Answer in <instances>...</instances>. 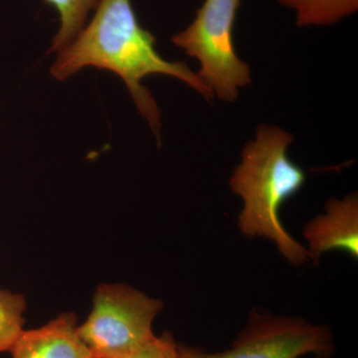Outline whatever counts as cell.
Wrapping results in <instances>:
<instances>
[{
    "label": "cell",
    "instance_id": "8fae6325",
    "mask_svg": "<svg viewBox=\"0 0 358 358\" xmlns=\"http://www.w3.org/2000/svg\"><path fill=\"white\" fill-rule=\"evenodd\" d=\"M121 358H180L178 355V343L173 334H162L155 336L140 348Z\"/></svg>",
    "mask_w": 358,
    "mask_h": 358
},
{
    "label": "cell",
    "instance_id": "5b68a950",
    "mask_svg": "<svg viewBox=\"0 0 358 358\" xmlns=\"http://www.w3.org/2000/svg\"><path fill=\"white\" fill-rule=\"evenodd\" d=\"M178 350L180 358H301L331 355L334 343L331 329L322 324L252 310L246 326L229 350L207 352L181 343H178Z\"/></svg>",
    "mask_w": 358,
    "mask_h": 358
},
{
    "label": "cell",
    "instance_id": "3957f363",
    "mask_svg": "<svg viewBox=\"0 0 358 358\" xmlns=\"http://www.w3.org/2000/svg\"><path fill=\"white\" fill-rule=\"evenodd\" d=\"M241 0H204L192 24L171 41L199 62L197 73L212 95L234 102L252 83L251 68L238 57L233 29Z\"/></svg>",
    "mask_w": 358,
    "mask_h": 358
},
{
    "label": "cell",
    "instance_id": "6da1fadb",
    "mask_svg": "<svg viewBox=\"0 0 358 358\" xmlns=\"http://www.w3.org/2000/svg\"><path fill=\"white\" fill-rule=\"evenodd\" d=\"M95 14L51 67L55 79L67 80L86 67L110 71L121 78L141 115L159 136L160 110L141 81L150 75L176 78L206 100L210 90L185 62H171L155 48L154 35L141 27L131 0H99Z\"/></svg>",
    "mask_w": 358,
    "mask_h": 358
},
{
    "label": "cell",
    "instance_id": "9c48e42d",
    "mask_svg": "<svg viewBox=\"0 0 358 358\" xmlns=\"http://www.w3.org/2000/svg\"><path fill=\"white\" fill-rule=\"evenodd\" d=\"M55 7L60 16V27L54 37L50 52L65 49L81 32L89 13L98 6L99 0H46Z\"/></svg>",
    "mask_w": 358,
    "mask_h": 358
},
{
    "label": "cell",
    "instance_id": "52a82bcc",
    "mask_svg": "<svg viewBox=\"0 0 358 358\" xmlns=\"http://www.w3.org/2000/svg\"><path fill=\"white\" fill-rule=\"evenodd\" d=\"M9 352L13 358H93L72 313H62L38 329H24Z\"/></svg>",
    "mask_w": 358,
    "mask_h": 358
},
{
    "label": "cell",
    "instance_id": "ba28073f",
    "mask_svg": "<svg viewBox=\"0 0 358 358\" xmlns=\"http://www.w3.org/2000/svg\"><path fill=\"white\" fill-rule=\"evenodd\" d=\"M293 9L299 27L338 23L358 10V0H277Z\"/></svg>",
    "mask_w": 358,
    "mask_h": 358
},
{
    "label": "cell",
    "instance_id": "277c9868",
    "mask_svg": "<svg viewBox=\"0 0 358 358\" xmlns=\"http://www.w3.org/2000/svg\"><path fill=\"white\" fill-rule=\"evenodd\" d=\"M162 301L124 285H102L78 333L93 357L121 358L154 338Z\"/></svg>",
    "mask_w": 358,
    "mask_h": 358
},
{
    "label": "cell",
    "instance_id": "7c38bea8",
    "mask_svg": "<svg viewBox=\"0 0 358 358\" xmlns=\"http://www.w3.org/2000/svg\"><path fill=\"white\" fill-rule=\"evenodd\" d=\"M312 358H331V355H313Z\"/></svg>",
    "mask_w": 358,
    "mask_h": 358
},
{
    "label": "cell",
    "instance_id": "7a4b0ae2",
    "mask_svg": "<svg viewBox=\"0 0 358 358\" xmlns=\"http://www.w3.org/2000/svg\"><path fill=\"white\" fill-rule=\"evenodd\" d=\"M293 134L279 127L260 126L255 138L245 145L241 162L230 178V187L243 201L238 227L249 238L275 244L289 264L310 262L308 250L287 231L280 208L305 185V171L288 157Z\"/></svg>",
    "mask_w": 358,
    "mask_h": 358
},
{
    "label": "cell",
    "instance_id": "30bf717a",
    "mask_svg": "<svg viewBox=\"0 0 358 358\" xmlns=\"http://www.w3.org/2000/svg\"><path fill=\"white\" fill-rule=\"evenodd\" d=\"M24 296L0 289V353L9 352L16 339L24 331Z\"/></svg>",
    "mask_w": 358,
    "mask_h": 358
},
{
    "label": "cell",
    "instance_id": "8992f818",
    "mask_svg": "<svg viewBox=\"0 0 358 358\" xmlns=\"http://www.w3.org/2000/svg\"><path fill=\"white\" fill-rule=\"evenodd\" d=\"M303 237L308 243L310 263L319 264L327 252H346L358 258V196L350 193L343 199H329L324 213L306 224Z\"/></svg>",
    "mask_w": 358,
    "mask_h": 358
},
{
    "label": "cell",
    "instance_id": "4fadbf2b",
    "mask_svg": "<svg viewBox=\"0 0 358 358\" xmlns=\"http://www.w3.org/2000/svg\"><path fill=\"white\" fill-rule=\"evenodd\" d=\"M93 358H96V357H93Z\"/></svg>",
    "mask_w": 358,
    "mask_h": 358
}]
</instances>
